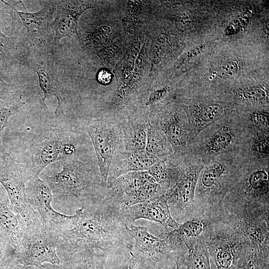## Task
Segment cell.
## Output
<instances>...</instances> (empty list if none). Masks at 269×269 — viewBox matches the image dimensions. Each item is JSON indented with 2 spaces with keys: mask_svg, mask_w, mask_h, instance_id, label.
<instances>
[{
  "mask_svg": "<svg viewBox=\"0 0 269 269\" xmlns=\"http://www.w3.org/2000/svg\"><path fill=\"white\" fill-rule=\"evenodd\" d=\"M81 204L73 227L60 232L57 253L61 263L87 250L99 249L106 256L131 251L134 239L124 217V206L108 189L105 194Z\"/></svg>",
  "mask_w": 269,
  "mask_h": 269,
  "instance_id": "1",
  "label": "cell"
},
{
  "mask_svg": "<svg viewBox=\"0 0 269 269\" xmlns=\"http://www.w3.org/2000/svg\"><path fill=\"white\" fill-rule=\"evenodd\" d=\"M246 161L241 151L222 154L204 164L196 187L193 219L209 220L219 213L226 195L240 181Z\"/></svg>",
  "mask_w": 269,
  "mask_h": 269,
  "instance_id": "2",
  "label": "cell"
},
{
  "mask_svg": "<svg viewBox=\"0 0 269 269\" xmlns=\"http://www.w3.org/2000/svg\"><path fill=\"white\" fill-rule=\"evenodd\" d=\"M269 161H246L241 178L222 206L240 219L269 221Z\"/></svg>",
  "mask_w": 269,
  "mask_h": 269,
  "instance_id": "3",
  "label": "cell"
},
{
  "mask_svg": "<svg viewBox=\"0 0 269 269\" xmlns=\"http://www.w3.org/2000/svg\"><path fill=\"white\" fill-rule=\"evenodd\" d=\"M50 187L54 198L62 203H80L105 193L101 185L100 172L92 164L74 156L62 160V169L43 179Z\"/></svg>",
  "mask_w": 269,
  "mask_h": 269,
  "instance_id": "4",
  "label": "cell"
},
{
  "mask_svg": "<svg viewBox=\"0 0 269 269\" xmlns=\"http://www.w3.org/2000/svg\"><path fill=\"white\" fill-rule=\"evenodd\" d=\"M249 132L245 117L226 115L197 135L189 142L187 150L205 164L222 154L242 151Z\"/></svg>",
  "mask_w": 269,
  "mask_h": 269,
  "instance_id": "5",
  "label": "cell"
},
{
  "mask_svg": "<svg viewBox=\"0 0 269 269\" xmlns=\"http://www.w3.org/2000/svg\"><path fill=\"white\" fill-rule=\"evenodd\" d=\"M134 239L131 253L147 269H176L182 266L187 248L175 244L167 237H156L149 233L145 226L128 224Z\"/></svg>",
  "mask_w": 269,
  "mask_h": 269,
  "instance_id": "6",
  "label": "cell"
},
{
  "mask_svg": "<svg viewBox=\"0 0 269 269\" xmlns=\"http://www.w3.org/2000/svg\"><path fill=\"white\" fill-rule=\"evenodd\" d=\"M60 240V232L38 215L26 225L17 251L18 261L23 266L33 267L44 263L59 265L57 249Z\"/></svg>",
  "mask_w": 269,
  "mask_h": 269,
  "instance_id": "7",
  "label": "cell"
},
{
  "mask_svg": "<svg viewBox=\"0 0 269 269\" xmlns=\"http://www.w3.org/2000/svg\"><path fill=\"white\" fill-rule=\"evenodd\" d=\"M178 160L180 173L174 185L165 193L172 217L179 223L194 218L196 187L205 163L188 151Z\"/></svg>",
  "mask_w": 269,
  "mask_h": 269,
  "instance_id": "8",
  "label": "cell"
},
{
  "mask_svg": "<svg viewBox=\"0 0 269 269\" xmlns=\"http://www.w3.org/2000/svg\"><path fill=\"white\" fill-rule=\"evenodd\" d=\"M84 125L97 156L101 185L106 189L113 156L123 141L121 123L106 119H88Z\"/></svg>",
  "mask_w": 269,
  "mask_h": 269,
  "instance_id": "9",
  "label": "cell"
},
{
  "mask_svg": "<svg viewBox=\"0 0 269 269\" xmlns=\"http://www.w3.org/2000/svg\"><path fill=\"white\" fill-rule=\"evenodd\" d=\"M31 179L29 167L16 163L9 155L0 161V184L14 211L21 216L26 224L38 216L30 206L26 195V184Z\"/></svg>",
  "mask_w": 269,
  "mask_h": 269,
  "instance_id": "10",
  "label": "cell"
},
{
  "mask_svg": "<svg viewBox=\"0 0 269 269\" xmlns=\"http://www.w3.org/2000/svg\"><path fill=\"white\" fill-rule=\"evenodd\" d=\"M124 206L129 207L165 194L147 171L131 172L115 179L107 188Z\"/></svg>",
  "mask_w": 269,
  "mask_h": 269,
  "instance_id": "11",
  "label": "cell"
},
{
  "mask_svg": "<svg viewBox=\"0 0 269 269\" xmlns=\"http://www.w3.org/2000/svg\"><path fill=\"white\" fill-rule=\"evenodd\" d=\"M25 193L29 204L40 219L61 232L73 227L77 214L66 215L55 210L52 205L53 195L47 183L39 177L32 178L26 184Z\"/></svg>",
  "mask_w": 269,
  "mask_h": 269,
  "instance_id": "12",
  "label": "cell"
},
{
  "mask_svg": "<svg viewBox=\"0 0 269 269\" xmlns=\"http://www.w3.org/2000/svg\"><path fill=\"white\" fill-rule=\"evenodd\" d=\"M150 124L161 131L168 138L173 155L180 156L187 151L189 142V127L185 113L173 110L148 117Z\"/></svg>",
  "mask_w": 269,
  "mask_h": 269,
  "instance_id": "13",
  "label": "cell"
},
{
  "mask_svg": "<svg viewBox=\"0 0 269 269\" xmlns=\"http://www.w3.org/2000/svg\"><path fill=\"white\" fill-rule=\"evenodd\" d=\"M55 130L47 132L30 147L31 179L39 177L42 170L54 162L66 158L63 148L67 142Z\"/></svg>",
  "mask_w": 269,
  "mask_h": 269,
  "instance_id": "14",
  "label": "cell"
},
{
  "mask_svg": "<svg viewBox=\"0 0 269 269\" xmlns=\"http://www.w3.org/2000/svg\"><path fill=\"white\" fill-rule=\"evenodd\" d=\"M123 215L128 224L142 219L160 224L166 228L170 227L174 229L180 224L171 216L165 194L131 206L124 207Z\"/></svg>",
  "mask_w": 269,
  "mask_h": 269,
  "instance_id": "15",
  "label": "cell"
},
{
  "mask_svg": "<svg viewBox=\"0 0 269 269\" xmlns=\"http://www.w3.org/2000/svg\"><path fill=\"white\" fill-rule=\"evenodd\" d=\"M159 159L145 150L116 151L109 169L107 188L120 176L131 172L147 171Z\"/></svg>",
  "mask_w": 269,
  "mask_h": 269,
  "instance_id": "16",
  "label": "cell"
},
{
  "mask_svg": "<svg viewBox=\"0 0 269 269\" xmlns=\"http://www.w3.org/2000/svg\"><path fill=\"white\" fill-rule=\"evenodd\" d=\"M26 225L21 216L14 211L0 184V239L18 251Z\"/></svg>",
  "mask_w": 269,
  "mask_h": 269,
  "instance_id": "17",
  "label": "cell"
},
{
  "mask_svg": "<svg viewBox=\"0 0 269 269\" xmlns=\"http://www.w3.org/2000/svg\"><path fill=\"white\" fill-rule=\"evenodd\" d=\"M184 110L189 127V143L201 131L227 115L224 105L218 102L195 104Z\"/></svg>",
  "mask_w": 269,
  "mask_h": 269,
  "instance_id": "18",
  "label": "cell"
},
{
  "mask_svg": "<svg viewBox=\"0 0 269 269\" xmlns=\"http://www.w3.org/2000/svg\"><path fill=\"white\" fill-rule=\"evenodd\" d=\"M57 13L52 23L58 39L78 35V20L80 15L87 9L92 8L89 1L79 0H59Z\"/></svg>",
  "mask_w": 269,
  "mask_h": 269,
  "instance_id": "19",
  "label": "cell"
},
{
  "mask_svg": "<svg viewBox=\"0 0 269 269\" xmlns=\"http://www.w3.org/2000/svg\"><path fill=\"white\" fill-rule=\"evenodd\" d=\"M120 123L125 150H144L147 131L150 125L148 117L145 115H130Z\"/></svg>",
  "mask_w": 269,
  "mask_h": 269,
  "instance_id": "20",
  "label": "cell"
},
{
  "mask_svg": "<svg viewBox=\"0 0 269 269\" xmlns=\"http://www.w3.org/2000/svg\"><path fill=\"white\" fill-rule=\"evenodd\" d=\"M207 223V220L200 218L188 220L168 232L175 240L184 244L188 249L201 240Z\"/></svg>",
  "mask_w": 269,
  "mask_h": 269,
  "instance_id": "21",
  "label": "cell"
},
{
  "mask_svg": "<svg viewBox=\"0 0 269 269\" xmlns=\"http://www.w3.org/2000/svg\"><path fill=\"white\" fill-rule=\"evenodd\" d=\"M145 150L162 160H166L173 155L171 144L165 134L150 124L147 131Z\"/></svg>",
  "mask_w": 269,
  "mask_h": 269,
  "instance_id": "22",
  "label": "cell"
},
{
  "mask_svg": "<svg viewBox=\"0 0 269 269\" xmlns=\"http://www.w3.org/2000/svg\"><path fill=\"white\" fill-rule=\"evenodd\" d=\"M61 263L72 269H107L106 255L103 252L97 253L94 249L75 253Z\"/></svg>",
  "mask_w": 269,
  "mask_h": 269,
  "instance_id": "23",
  "label": "cell"
},
{
  "mask_svg": "<svg viewBox=\"0 0 269 269\" xmlns=\"http://www.w3.org/2000/svg\"><path fill=\"white\" fill-rule=\"evenodd\" d=\"M187 249L183 265L186 269H211L207 248L201 240Z\"/></svg>",
  "mask_w": 269,
  "mask_h": 269,
  "instance_id": "24",
  "label": "cell"
},
{
  "mask_svg": "<svg viewBox=\"0 0 269 269\" xmlns=\"http://www.w3.org/2000/svg\"><path fill=\"white\" fill-rule=\"evenodd\" d=\"M107 269H147L131 251L106 256Z\"/></svg>",
  "mask_w": 269,
  "mask_h": 269,
  "instance_id": "25",
  "label": "cell"
},
{
  "mask_svg": "<svg viewBox=\"0 0 269 269\" xmlns=\"http://www.w3.org/2000/svg\"><path fill=\"white\" fill-rule=\"evenodd\" d=\"M147 171L165 193L171 187L172 176V169L167 161L158 159Z\"/></svg>",
  "mask_w": 269,
  "mask_h": 269,
  "instance_id": "26",
  "label": "cell"
},
{
  "mask_svg": "<svg viewBox=\"0 0 269 269\" xmlns=\"http://www.w3.org/2000/svg\"><path fill=\"white\" fill-rule=\"evenodd\" d=\"M8 6L11 7L20 17L24 26L30 32L36 31L39 28L45 26L48 21V10L46 7L38 11L31 13L18 11L14 7Z\"/></svg>",
  "mask_w": 269,
  "mask_h": 269,
  "instance_id": "27",
  "label": "cell"
},
{
  "mask_svg": "<svg viewBox=\"0 0 269 269\" xmlns=\"http://www.w3.org/2000/svg\"><path fill=\"white\" fill-rule=\"evenodd\" d=\"M34 70L38 75L39 86L43 93V103L45 104L46 98L50 96H54L57 99L58 106L55 110V114L57 115L62 103V99L60 97L57 88L48 73L45 69L36 68Z\"/></svg>",
  "mask_w": 269,
  "mask_h": 269,
  "instance_id": "28",
  "label": "cell"
},
{
  "mask_svg": "<svg viewBox=\"0 0 269 269\" xmlns=\"http://www.w3.org/2000/svg\"><path fill=\"white\" fill-rule=\"evenodd\" d=\"M19 264L17 250L0 239V269H15Z\"/></svg>",
  "mask_w": 269,
  "mask_h": 269,
  "instance_id": "29",
  "label": "cell"
},
{
  "mask_svg": "<svg viewBox=\"0 0 269 269\" xmlns=\"http://www.w3.org/2000/svg\"><path fill=\"white\" fill-rule=\"evenodd\" d=\"M236 95L243 101L259 104L268 103L269 93L265 88L253 86L239 90Z\"/></svg>",
  "mask_w": 269,
  "mask_h": 269,
  "instance_id": "30",
  "label": "cell"
},
{
  "mask_svg": "<svg viewBox=\"0 0 269 269\" xmlns=\"http://www.w3.org/2000/svg\"><path fill=\"white\" fill-rule=\"evenodd\" d=\"M248 125L253 128L269 130V113L254 111L245 117Z\"/></svg>",
  "mask_w": 269,
  "mask_h": 269,
  "instance_id": "31",
  "label": "cell"
},
{
  "mask_svg": "<svg viewBox=\"0 0 269 269\" xmlns=\"http://www.w3.org/2000/svg\"><path fill=\"white\" fill-rule=\"evenodd\" d=\"M24 104V102H21L9 108L0 106V145L1 143L2 133L9 118L15 115Z\"/></svg>",
  "mask_w": 269,
  "mask_h": 269,
  "instance_id": "32",
  "label": "cell"
},
{
  "mask_svg": "<svg viewBox=\"0 0 269 269\" xmlns=\"http://www.w3.org/2000/svg\"><path fill=\"white\" fill-rule=\"evenodd\" d=\"M237 269H261L253 248L249 250L240 259Z\"/></svg>",
  "mask_w": 269,
  "mask_h": 269,
  "instance_id": "33",
  "label": "cell"
},
{
  "mask_svg": "<svg viewBox=\"0 0 269 269\" xmlns=\"http://www.w3.org/2000/svg\"><path fill=\"white\" fill-rule=\"evenodd\" d=\"M239 69L237 62L230 61L223 64L217 70L218 76L222 79L230 77L235 75Z\"/></svg>",
  "mask_w": 269,
  "mask_h": 269,
  "instance_id": "34",
  "label": "cell"
},
{
  "mask_svg": "<svg viewBox=\"0 0 269 269\" xmlns=\"http://www.w3.org/2000/svg\"><path fill=\"white\" fill-rule=\"evenodd\" d=\"M169 91L168 87H164L153 91L148 95L145 103L147 107L151 106L163 99Z\"/></svg>",
  "mask_w": 269,
  "mask_h": 269,
  "instance_id": "35",
  "label": "cell"
},
{
  "mask_svg": "<svg viewBox=\"0 0 269 269\" xmlns=\"http://www.w3.org/2000/svg\"><path fill=\"white\" fill-rule=\"evenodd\" d=\"M111 32L110 28L107 26H102L99 27L93 33V39L98 44L104 43Z\"/></svg>",
  "mask_w": 269,
  "mask_h": 269,
  "instance_id": "36",
  "label": "cell"
},
{
  "mask_svg": "<svg viewBox=\"0 0 269 269\" xmlns=\"http://www.w3.org/2000/svg\"><path fill=\"white\" fill-rule=\"evenodd\" d=\"M165 40L163 37H160L157 40L155 44V50L153 56V61L154 64H157L161 59Z\"/></svg>",
  "mask_w": 269,
  "mask_h": 269,
  "instance_id": "37",
  "label": "cell"
},
{
  "mask_svg": "<svg viewBox=\"0 0 269 269\" xmlns=\"http://www.w3.org/2000/svg\"><path fill=\"white\" fill-rule=\"evenodd\" d=\"M11 43V39L0 30V52L1 53L6 52Z\"/></svg>",
  "mask_w": 269,
  "mask_h": 269,
  "instance_id": "38",
  "label": "cell"
},
{
  "mask_svg": "<svg viewBox=\"0 0 269 269\" xmlns=\"http://www.w3.org/2000/svg\"><path fill=\"white\" fill-rule=\"evenodd\" d=\"M34 269H72L68 265L61 263L59 265L44 263L42 265L33 267Z\"/></svg>",
  "mask_w": 269,
  "mask_h": 269,
  "instance_id": "39",
  "label": "cell"
},
{
  "mask_svg": "<svg viewBox=\"0 0 269 269\" xmlns=\"http://www.w3.org/2000/svg\"><path fill=\"white\" fill-rule=\"evenodd\" d=\"M112 79V75L110 72L106 70H101L98 74V80L102 84L109 83Z\"/></svg>",
  "mask_w": 269,
  "mask_h": 269,
  "instance_id": "40",
  "label": "cell"
},
{
  "mask_svg": "<svg viewBox=\"0 0 269 269\" xmlns=\"http://www.w3.org/2000/svg\"><path fill=\"white\" fill-rule=\"evenodd\" d=\"M205 46L204 44H202L190 50L187 53L185 59L187 61L197 56L205 49Z\"/></svg>",
  "mask_w": 269,
  "mask_h": 269,
  "instance_id": "41",
  "label": "cell"
},
{
  "mask_svg": "<svg viewBox=\"0 0 269 269\" xmlns=\"http://www.w3.org/2000/svg\"><path fill=\"white\" fill-rule=\"evenodd\" d=\"M15 269H34V268L31 266H25L19 264L16 266Z\"/></svg>",
  "mask_w": 269,
  "mask_h": 269,
  "instance_id": "42",
  "label": "cell"
},
{
  "mask_svg": "<svg viewBox=\"0 0 269 269\" xmlns=\"http://www.w3.org/2000/svg\"><path fill=\"white\" fill-rule=\"evenodd\" d=\"M181 265L180 264H177L176 269H179L181 267Z\"/></svg>",
  "mask_w": 269,
  "mask_h": 269,
  "instance_id": "43",
  "label": "cell"
},
{
  "mask_svg": "<svg viewBox=\"0 0 269 269\" xmlns=\"http://www.w3.org/2000/svg\"><path fill=\"white\" fill-rule=\"evenodd\" d=\"M179 269H186V268L184 266H181Z\"/></svg>",
  "mask_w": 269,
  "mask_h": 269,
  "instance_id": "44",
  "label": "cell"
},
{
  "mask_svg": "<svg viewBox=\"0 0 269 269\" xmlns=\"http://www.w3.org/2000/svg\"><path fill=\"white\" fill-rule=\"evenodd\" d=\"M2 90L0 88V97L2 95Z\"/></svg>",
  "mask_w": 269,
  "mask_h": 269,
  "instance_id": "45",
  "label": "cell"
}]
</instances>
